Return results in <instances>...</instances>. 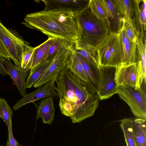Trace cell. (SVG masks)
Returning a JSON list of instances; mask_svg holds the SVG:
<instances>
[{
  "instance_id": "cell-1",
  "label": "cell",
  "mask_w": 146,
  "mask_h": 146,
  "mask_svg": "<svg viewBox=\"0 0 146 146\" xmlns=\"http://www.w3.org/2000/svg\"><path fill=\"white\" fill-rule=\"evenodd\" d=\"M55 82L59 104L68 107L73 123H80L94 115L99 105L98 96L88 84L72 71L67 62Z\"/></svg>"
},
{
  "instance_id": "cell-2",
  "label": "cell",
  "mask_w": 146,
  "mask_h": 146,
  "mask_svg": "<svg viewBox=\"0 0 146 146\" xmlns=\"http://www.w3.org/2000/svg\"><path fill=\"white\" fill-rule=\"evenodd\" d=\"M24 20L22 23L26 27L40 31L48 37L75 43L77 40V23L72 11L44 9L27 15Z\"/></svg>"
},
{
  "instance_id": "cell-3",
  "label": "cell",
  "mask_w": 146,
  "mask_h": 146,
  "mask_svg": "<svg viewBox=\"0 0 146 146\" xmlns=\"http://www.w3.org/2000/svg\"><path fill=\"white\" fill-rule=\"evenodd\" d=\"M74 14L78 31L74 48L89 51L97 57V51L111 32L108 22L94 15L88 4Z\"/></svg>"
},
{
  "instance_id": "cell-4",
  "label": "cell",
  "mask_w": 146,
  "mask_h": 146,
  "mask_svg": "<svg viewBox=\"0 0 146 146\" xmlns=\"http://www.w3.org/2000/svg\"><path fill=\"white\" fill-rule=\"evenodd\" d=\"M96 56L100 66L117 67L123 64L124 54L121 30L118 33L111 32L97 51Z\"/></svg>"
},
{
  "instance_id": "cell-5",
  "label": "cell",
  "mask_w": 146,
  "mask_h": 146,
  "mask_svg": "<svg viewBox=\"0 0 146 146\" xmlns=\"http://www.w3.org/2000/svg\"><path fill=\"white\" fill-rule=\"evenodd\" d=\"M117 94L129 105L136 118L146 120V82L139 88L127 85L118 86Z\"/></svg>"
},
{
  "instance_id": "cell-6",
  "label": "cell",
  "mask_w": 146,
  "mask_h": 146,
  "mask_svg": "<svg viewBox=\"0 0 146 146\" xmlns=\"http://www.w3.org/2000/svg\"><path fill=\"white\" fill-rule=\"evenodd\" d=\"M0 42L9 52L15 64L21 65L23 52L29 43L15 30L6 27L0 19Z\"/></svg>"
},
{
  "instance_id": "cell-7",
  "label": "cell",
  "mask_w": 146,
  "mask_h": 146,
  "mask_svg": "<svg viewBox=\"0 0 146 146\" xmlns=\"http://www.w3.org/2000/svg\"><path fill=\"white\" fill-rule=\"evenodd\" d=\"M98 68L99 84L97 96L99 99L102 100L117 94L118 86L115 80L116 67L99 66Z\"/></svg>"
},
{
  "instance_id": "cell-8",
  "label": "cell",
  "mask_w": 146,
  "mask_h": 146,
  "mask_svg": "<svg viewBox=\"0 0 146 146\" xmlns=\"http://www.w3.org/2000/svg\"><path fill=\"white\" fill-rule=\"evenodd\" d=\"M74 45H65L59 50L50 66L33 87H41L55 78L66 64L69 54V48Z\"/></svg>"
},
{
  "instance_id": "cell-9",
  "label": "cell",
  "mask_w": 146,
  "mask_h": 146,
  "mask_svg": "<svg viewBox=\"0 0 146 146\" xmlns=\"http://www.w3.org/2000/svg\"><path fill=\"white\" fill-rule=\"evenodd\" d=\"M56 78L45 84L42 87H39L36 90L23 96L15 104L13 108L15 111L30 103H34L42 98L52 97L58 96L56 92V87L55 83Z\"/></svg>"
},
{
  "instance_id": "cell-10",
  "label": "cell",
  "mask_w": 146,
  "mask_h": 146,
  "mask_svg": "<svg viewBox=\"0 0 146 146\" xmlns=\"http://www.w3.org/2000/svg\"><path fill=\"white\" fill-rule=\"evenodd\" d=\"M3 62L13 84L17 87L21 95L23 96L26 95L25 80L30 71L23 69L21 65L13 64L10 58H4Z\"/></svg>"
},
{
  "instance_id": "cell-11",
  "label": "cell",
  "mask_w": 146,
  "mask_h": 146,
  "mask_svg": "<svg viewBox=\"0 0 146 146\" xmlns=\"http://www.w3.org/2000/svg\"><path fill=\"white\" fill-rule=\"evenodd\" d=\"M137 66V62L131 64L116 67L115 80L117 86L127 85L135 87Z\"/></svg>"
},
{
  "instance_id": "cell-12",
  "label": "cell",
  "mask_w": 146,
  "mask_h": 146,
  "mask_svg": "<svg viewBox=\"0 0 146 146\" xmlns=\"http://www.w3.org/2000/svg\"><path fill=\"white\" fill-rule=\"evenodd\" d=\"M89 0H42L45 5V10H61L71 11L73 13L79 11L86 6Z\"/></svg>"
},
{
  "instance_id": "cell-13",
  "label": "cell",
  "mask_w": 146,
  "mask_h": 146,
  "mask_svg": "<svg viewBox=\"0 0 146 146\" xmlns=\"http://www.w3.org/2000/svg\"><path fill=\"white\" fill-rule=\"evenodd\" d=\"M107 10L108 25L111 32L118 33L122 27L123 18L117 8L113 0H101Z\"/></svg>"
},
{
  "instance_id": "cell-14",
  "label": "cell",
  "mask_w": 146,
  "mask_h": 146,
  "mask_svg": "<svg viewBox=\"0 0 146 146\" xmlns=\"http://www.w3.org/2000/svg\"><path fill=\"white\" fill-rule=\"evenodd\" d=\"M55 109L52 97L44 98L37 107L36 120L42 118L44 124H51L54 120Z\"/></svg>"
},
{
  "instance_id": "cell-15",
  "label": "cell",
  "mask_w": 146,
  "mask_h": 146,
  "mask_svg": "<svg viewBox=\"0 0 146 146\" xmlns=\"http://www.w3.org/2000/svg\"><path fill=\"white\" fill-rule=\"evenodd\" d=\"M75 53L77 58L88 77L90 85L95 93L97 95L99 84V77L98 67L90 63L80 54L76 52Z\"/></svg>"
},
{
  "instance_id": "cell-16",
  "label": "cell",
  "mask_w": 146,
  "mask_h": 146,
  "mask_svg": "<svg viewBox=\"0 0 146 146\" xmlns=\"http://www.w3.org/2000/svg\"><path fill=\"white\" fill-rule=\"evenodd\" d=\"M124 60L122 65H127L137 62L136 42L130 41L127 37L122 27L121 30Z\"/></svg>"
},
{
  "instance_id": "cell-17",
  "label": "cell",
  "mask_w": 146,
  "mask_h": 146,
  "mask_svg": "<svg viewBox=\"0 0 146 146\" xmlns=\"http://www.w3.org/2000/svg\"><path fill=\"white\" fill-rule=\"evenodd\" d=\"M146 120L132 118V128L136 146H146Z\"/></svg>"
},
{
  "instance_id": "cell-18",
  "label": "cell",
  "mask_w": 146,
  "mask_h": 146,
  "mask_svg": "<svg viewBox=\"0 0 146 146\" xmlns=\"http://www.w3.org/2000/svg\"><path fill=\"white\" fill-rule=\"evenodd\" d=\"M53 58L43 61L31 69L25 82L26 88L33 87L50 66Z\"/></svg>"
},
{
  "instance_id": "cell-19",
  "label": "cell",
  "mask_w": 146,
  "mask_h": 146,
  "mask_svg": "<svg viewBox=\"0 0 146 146\" xmlns=\"http://www.w3.org/2000/svg\"><path fill=\"white\" fill-rule=\"evenodd\" d=\"M75 45L69 48L67 63L72 71L80 79L91 86L88 77L76 56L74 48Z\"/></svg>"
},
{
  "instance_id": "cell-20",
  "label": "cell",
  "mask_w": 146,
  "mask_h": 146,
  "mask_svg": "<svg viewBox=\"0 0 146 146\" xmlns=\"http://www.w3.org/2000/svg\"><path fill=\"white\" fill-rule=\"evenodd\" d=\"M56 39L53 37H48V39L44 42L34 48V54L30 70L44 61L50 47L55 41Z\"/></svg>"
},
{
  "instance_id": "cell-21",
  "label": "cell",
  "mask_w": 146,
  "mask_h": 146,
  "mask_svg": "<svg viewBox=\"0 0 146 146\" xmlns=\"http://www.w3.org/2000/svg\"><path fill=\"white\" fill-rule=\"evenodd\" d=\"M133 10L135 12L136 21L139 27L141 29V31L140 33L143 38L144 36L143 31L146 29V0H133Z\"/></svg>"
},
{
  "instance_id": "cell-22",
  "label": "cell",
  "mask_w": 146,
  "mask_h": 146,
  "mask_svg": "<svg viewBox=\"0 0 146 146\" xmlns=\"http://www.w3.org/2000/svg\"><path fill=\"white\" fill-rule=\"evenodd\" d=\"M120 121V126L123 133L127 146H136L133 132L132 118H125Z\"/></svg>"
},
{
  "instance_id": "cell-23",
  "label": "cell",
  "mask_w": 146,
  "mask_h": 146,
  "mask_svg": "<svg viewBox=\"0 0 146 146\" xmlns=\"http://www.w3.org/2000/svg\"><path fill=\"white\" fill-rule=\"evenodd\" d=\"M88 5L94 15L98 19L107 21L108 24L107 12L101 0H89Z\"/></svg>"
},
{
  "instance_id": "cell-24",
  "label": "cell",
  "mask_w": 146,
  "mask_h": 146,
  "mask_svg": "<svg viewBox=\"0 0 146 146\" xmlns=\"http://www.w3.org/2000/svg\"><path fill=\"white\" fill-rule=\"evenodd\" d=\"M122 27L127 38L131 41L136 42L139 34L135 25V21L132 19L123 18Z\"/></svg>"
},
{
  "instance_id": "cell-25",
  "label": "cell",
  "mask_w": 146,
  "mask_h": 146,
  "mask_svg": "<svg viewBox=\"0 0 146 146\" xmlns=\"http://www.w3.org/2000/svg\"><path fill=\"white\" fill-rule=\"evenodd\" d=\"M13 114V111L7 101L3 98H0V117L3 119L8 129L12 128Z\"/></svg>"
},
{
  "instance_id": "cell-26",
  "label": "cell",
  "mask_w": 146,
  "mask_h": 146,
  "mask_svg": "<svg viewBox=\"0 0 146 146\" xmlns=\"http://www.w3.org/2000/svg\"><path fill=\"white\" fill-rule=\"evenodd\" d=\"M119 12L125 19H132L133 8L132 1L113 0Z\"/></svg>"
},
{
  "instance_id": "cell-27",
  "label": "cell",
  "mask_w": 146,
  "mask_h": 146,
  "mask_svg": "<svg viewBox=\"0 0 146 146\" xmlns=\"http://www.w3.org/2000/svg\"><path fill=\"white\" fill-rule=\"evenodd\" d=\"M75 43L60 38H56L50 47L44 60L53 58L60 48L65 45H75Z\"/></svg>"
},
{
  "instance_id": "cell-28",
  "label": "cell",
  "mask_w": 146,
  "mask_h": 146,
  "mask_svg": "<svg viewBox=\"0 0 146 146\" xmlns=\"http://www.w3.org/2000/svg\"><path fill=\"white\" fill-rule=\"evenodd\" d=\"M34 52V48L29 45L25 48L22 54L21 63V66L23 69L30 71Z\"/></svg>"
},
{
  "instance_id": "cell-29",
  "label": "cell",
  "mask_w": 146,
  "mask_h": 146,
  "mask_svg": "<svg viewBox=\"0 0 146 146\" xmlns=\"http://www.w3.org/2000/svg\"><path fill=\"white\" fill-rule=\"evenodd\" d=\"M143 39L139 33L136 41L137 61H140L143 65L146 66V45L145 43H144Z\"/></svg>"
},
{
  "instance_id": "cell-30",
  "label": "cell",
  "mask_w": 146,
  "mask_h": 146,
  "mask_svg": "<svg viewBox=\"0 0 146 146\" xmlns=\"http://www.w3.org/2000/svg\"><path fill=\"white\" fill-rule=\"evenodd\" d=\"M76 53L80 54L88 62L96 67H98L99 65L96 56L91 52L82 49L75 48Z\"/></svg>"
},
{
  "instance_id": "cell-31",
  "label": "cell",
  "mask_w": 146,
  "mask_h": 146,
  "mask_svg": "<svg viewBox=\"0 0 146 146\" xmlns=\"http://www.w3.org/2000/svg\"><path fill=\"white\" fill-rule=\"evenodd\" d=\"M8 135L6 146H19V143L13 137L12 129L8 130Z\"/></svg>"
},
{
  "instance_id": "cell-32",
  "label": "cell",
  "mask_w": 146,
  "mask_h": 146,
  "mask_svg": "<svg viewBox=\"0 0 146 146\" xmlns=\"http://www.w3.org/2000/svg\"><path fill=\"white\" fill-rule=\"evenodd\" d=\"M0 56L6 59H11V56L4 45L0 42Z\"/></svg>"
},
{
  "instance_id": "cell-33",
  "label": "cell",
  "mask_w": 146,
  "mask_h": 146,
  "mask_svg": "<svg viewBox=\"0 0 146 146\" xmlns=\"http://www.w3.org/2000/svg\"><path fill=\"white\" fill-rule=\"evenodd\" d=\"M4 58L0 56V74L2 76L9 75L7 69L3 62Z\"/></svg>"
},
{
  "instance_id": "cell-34",
  "label": "cell",
  "mask_w": 146,
  "mask_h": 146,
  "mask_svg": "<svg viewBox=\"0 0 146 146\" xmlns=\"http://www.w3.org/2000/svg\"><path fill=\"white\" fill-rule=\"evenodd\" d=\"M0 146H2V145H0Z\"/></svg>"
}]
</instances>
